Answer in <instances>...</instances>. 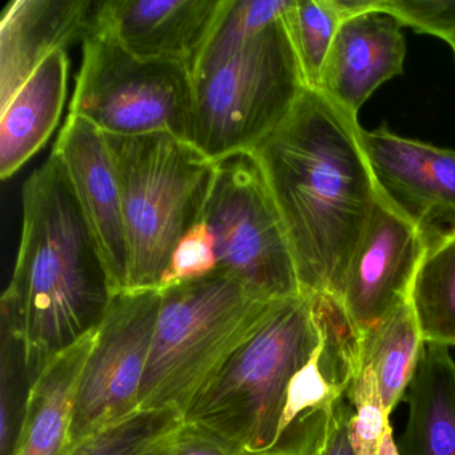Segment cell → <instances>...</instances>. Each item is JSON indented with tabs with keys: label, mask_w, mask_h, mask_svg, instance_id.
<instances>
[{
	"label": "cell",
	"mask_w": 455,
	"mask_h": 455,
	"mask_svg": "<svg viewBox=\"0 0 455 455\" xmlns=\"http://www.w3.org/2000/svg\"><path fill=\"white\" fill-rule=\"evenodd\" d=\"M402 28L395 18L371 7L346 18L327 57L318 92L358 118L375 90L403 73L406 41Z\"/></svg>",
	"instance_id": "15"
},
{
	"label": "cell",
	"mask_w": 455,
	"mask_h": 455,
	"mask_svg": "<svg viewBox=\"0 0 455 455\" xmlns=\"http://www.w3.org/2000/svg\"><path fill=\"white\" fill-rule=\"evenodd\" d=\"M159 307V290L122 291L111 300L79 383L71 449L95 431L140 411Z\"/></svg>",
	"instance_id": "9"
},
{
	"label": "cell",
	"mask_w": 455,
	"mask_h": 455,
	"mask_svg": "<svg viewBox=\"0 0 455 455\" xmlns=\"http://www.w3.org/2000/svg\"><path fill=\"white\" fill-rule=\"evenodd\" d=\"M345 20L337 0H291L284 12L283 23L308 90L318 92L327 57Z\"/></svg>",
	"instance_id": "21"
},
{
	"label": "cell",
	"mask_w": 455,
	"mask_h": 455,
	"mask_svg": "<svg viewBox=\"0 0 455 455\" xmlns=\"http://www.w3.org/2000/svg\"><path fill=\"white\" fill-rule=\"evenodd\" d=\"M452 52H454V54H455V47H454V49H452Z\"/></svg>",
	"instance_id": "31"
},
{
	"label": "cell",
	"mask_w": 455,
	"mask_h": 455,
	"mask_svg": "<svg viewBox=\"0 0 455 455\" xmlns=\"http://www.w3.org/2000/svg\"><path fill=\"white\" fill-rule=\"evenodd\" d=\"M403 401L399 455H455V359L449 346L425 343Z\"/></svg>",
	"instance_id": "18"
},
{
	"label": "cell",
	"mask_w": 455,
	"mask_h": 455,
	"mask_svg": "<svg viewBox=\"0 0 455 455\" xmlns=\"http://www.w3.org/2000/svg\"><path fill=\"white\" fill-rule=\"evenodd\" d=\"M193 145L212 162L251 151L307 90L283 17L194 79Z\"/></svg>",
	"instance_id": "6"
},
{
	"label": "cell",
	"mask_w": 455,
	"mask_h": 455,
	"mask_svg": "<svg viewBox=\"0 0 455 455\" xmlns=\"http://www.w3.org/2000/svg\"><path fill=\"white\" fill-rule=\"evenodd\" d=\"M97 329L54 356L31 380L10 455H68L79 383Z\"/></svg>",
	"instance_id": "16"
},
{
	"label": "cell",
	"mask_w": 455,
	"mask_h": 455,
	"mask_svg": "<svg viewBox=\"0 0 455 455\" xmlns=\"http://www.w3.org/2000/svg\"><path fill=\"white\" fill-rule=\"evenodd\" d=\"M70 58L50 55L0 110V177H14L54 134L68 97Z\"/></svg>",
	"instance_id": "17"
},
{
	"label": "cell",
	"mask_w": 455,
	"mask_h": 455,
	"mask_svg": "<svg viewBox=\"0 0 455 455\" xmlns=\"http://www.w3.org/2000/svg\"><path fill=\"white\" fill-rule=\"evenodd\" d=\"M354 407L350 423V438L355 455H378L380 441L390 417L383 409L382 396L371 364L363 369L347 393Z\"/></svg>",
	"instance_id": "24"
},
{
	"label": "cell",
	"mask_w": 455,
	"mask_h": 455,
	"mask_svg": "<svg viewBox=\"0 0 455 455\" xmlns=\"http://www.w3.org/2000/svg\"><path fill=\"white\" fill-rule=\"evenodd\" d=\"M321 342L310 295L274 300L257 331L199 391L183 420L243 455H271L295 375Z\"/></svg>",
	"instance_id": "3"
},
{
	"label": "cell",
	"mask_w": 455,
	"mask_h": 455,
	"mask_svg": "<svg viewBox=\"0 0 455 455\" xmlns=\"http://www.w3.org/2000/svg\"><path fill=\"white\" fill-rule=\"evenodd\" d=\"M291 0H228L209 39L190 68L194 79L214 70L260 31L283 17Z\"/></svg>",
	"instance_id": "22"
},
{
	"label": "cell",
	"mask_w": 455,
	"mask_h": 455,
	"mask_svg": "<svg viewBox=\"0 0 455 455\" xmlns=\"http://www.w3.org/2000/svg\"><path fill=\"white\" fill-rule=\"evenodd\" d=\"M411 303L425 343L455 347V233L428 246L412 284Z\"/></svg>",
	"instance_id": "20"
},
{
	"label": "cell",
	"mask_w": 455,
	"mask_h": 455,
	"mask_svg": "<svg viewBox=\"0 0 455 455\" xmlns=\"http://www.w3.org/2000/svg\"><path fill=\"white\" fill-rule=\"evenodd\" d=\"M97 0H15L0 22V110L55 52L89 38Z\"/></svg>",
	"instance_id": "14"
},
{
	"label": "cell",
	"mask_w": 455,
	"mask_h": 455,
	"mask_svg": "<svg viewBox=\"0 0 455 455\" xmlns=\"http://www.w3.org/2000/svg\"><path fill=\"white\" fill-rule=\"evenodd\" d=\"M425 348V339L411 298L396 303L374 326L361 335L362 362L371 364L382 396L391 412L403 401Z\"/></svg>",
	"instance_id": "19"
},
{
	"label": "cell",
	"mask_w": 455,
	"mask_h": 455,
	"mask_svg": "<svg viewBox=\"0 0 455 455\" xmlns=\"http://www.w3.org/2000/svg\"><path fill=\"white\" fill-rule=\"evenodd\" d=\"M202 222L214 236L218 268L267 299L302 295L283 222L251 151L215 162Z\"/></svg>",
	"instance_id": "8"
},
{
	"label": "cell",
	"mask_w": 455,
	"mask_h": 455,
	"mask_svg": "<svg viewBox=\"0 0 455 455\" xmlns=\"http://www.w3.org/2000/svg\"><path fill=\"white\" fill-rule=\"evenodd\" d=\"M228 0H98L92 34L134 57L188 68L201 52Z\"/></svg>",
	"instance_id": "13"
},
{
	"label": "cell",
	"mask_w": 455,
	"mask_h": 455,
	"mask_svg": "<svg viewBox=\"0 0 455 455\" xmlns=\"http://www.w3.org/2000/svg\"><path fill=\"white\" fill-rule=\"evenodd\" d=\"M370 7L455 47V0H370Z\"/></svg>",
	"instance_id": "27"
},
{
	"label": "cell",
	"mask_w": 455,
	"mask_h": 455,
	"mask_svg": "<svg viewBox=\"0 0 455 455\" xmlns=\"http://www.w3.org/2000/svg\"><path fill=\"white\" fill-rule=\"evenodd\" d=\"M217 268L214 236L204 222L198 223L183 235L175 247L159 290L202 278L214 273Z\"/></svg>",
	"instance_id": "28"
},
{
	"label": "cell",
	"mask_w": 455,
	"mask_h": 455,
	"mask_svg": "<svg viewBox=\"0 0 455 455\" xmlns=\"http://www.w3.org/2000/svg\"><path fill=\"white\" fill-rule=\"evenodd\" d=\"M22 209L2 326L14 337L33 380L54 356L100 326L116 292L57 154L26 180Z\"/></svg>",
	"instance_id": "2"
},
{
	"label": "cell",
	"mask_w": 455,
	"mask_h": 455,
	"mask_svg": "<svg viewBox=\"0 0 455 455\" xmlns=\"http://www.w3.org/2000/svg\"><path fill=\"white\" fill-rule=\"evenodd\" d=\"M180 415L174 411H138L86 436L68 455H138L159 431Z\"/></svg>",
	"instance_id": "23"
},
{
	"label": "cell",
	"mask_w": 455,
	"mask_h": 455,
	"mask_svg": "<svg viewBox=\"0 0 455 455\" xmlns=\"http://www.w3.org/2000/svg\"><path fill=\"white\" fill-rule=\"evenodd\" d=\"M159 291L140 410L183 418L199 391L254 335L274 300L220 268Z\"/></svg>",
	"instance_id": "4"
},
{
	"label": "cell",
	"mask_w": 455,
	"mask_h": 455,
	"mask_svg": "<svg viewBox=\"0 0 455 455\" xmlns=\"http://www.w3.org/2000/svg\"><path fill=\"white\" fill-rule=\"evenodd\" d=\"M52 153L65 167L92 228L114 290L126 291L129 246L121 185L105 134L81 116H68Z\"/></svg>",
	"instance_id": "12"
},
{
	"label": "cell",
	"mask_w": 455,
	"mask_h": 455,
	"mask_svg": "<svg viewBox=\"0 0 455 455\" xmlns=\"http://www.w3.org/2000/svg\"><path fill=\"white\" fill-rule=\"evenodd\" d=\"M121 185L129 246L126 291L159 290L172 252L202 222L215 162L167 132L105 134Z\"/></svg>",
	"instance_id": "5"
},
{
	"label": "cell",
	"mask_w": 455,
	"mask_h": 455,
	"mask_svg": "<svg viewBox=\"0 0 455 455\" xmlns=\"http://www.w3.org/2000/svg\"><path fill=\"white\" fill-rule=\"evenodd\" d=\"M138 455H243L214 434L182 418L159 431Z\"/></svg>",
	"instance_id": "29"
},
{
	"label": "cell",
	"mask_w": 455,
	"mask_h": 455,
	"mask_svg": "<svg viewBox=\"0 0 455 455\" xmlns=\"http://www.w3.org/2000/svg\"><path fill=\"white\" fill-rule=\"evenodd\" d=\"M378 455H399L398 444L395 443V439H394L393 426H391V423L386 426Z\"/></svg>",
	"instance_id": "30"
},
{
	"label": "cell",
	"mask_w": 455,
	"mask_h": 455,
	"mask_svg": "<svg viewBox=\"0 0 455 455\" xmlns=\"http://www.w3.org/2000/svg\"><path fill=\"white\" fill-rule=\"evenodd\" d=\"M354 407L347 396L332 414L300 430L279 455H355L350 438Z\"/></svg>",
	"instance_id": "26"
},
{
	"label": "cell",
	"mask_w": 455,
	"mask_h": 455,
	"mask_svg": "<svg viewBox=\"0 0 455 455\" xmlns=\"http://www.w3.org/2000/svg\"><path fill=\"white\" fill-rule=\"evenodd\" d=\"M379 193L414 223L428 243L455 233V150L394 134L361 132Z\"/></svg>",
	"instance_id": "11"
},
{
	"label": "cell",
	"mask_w": 455,
	"mask_h": 455,
	"mask_svg": "<svg viewBox=\"0 0 455 455\" xmlns=\"http://www.w3.org/2000/svg\"><path fill=\"white\" fill-rule=\"evenodd\" d=\"M2 374H0V454L10 455L22 420L25 401H20L22 377H28L20 347L12 332L2 326ZM31 382V380H30Z\"/></svg>",
	"instance_id": "25"
},
{
	"label": "cell",
	"mask_w": 455,
	"mask_h": 455,
	"mask_svg": "<svg viewBox=\"0 0 455 455\" xmlns=\"http://www.w3.org/2000/svg\"><path fill=\"white\" fill-rule=\"evenodd\" d=\"M428 246L422 231L378 190L340 297L359 338L396 303L411 298L412 284Z\"/></svg>",
	"instance_id": "10"
},
{
	"label": "cell",
	"mask_w": 455,
	"mask_h": 455,
	"mask_svg": "<svg viewBox=\"0 0 455 455\" xmlns=\"http://www.w3.org/2000/svg\"><path fill=\"white\" fill-rule=\"evenodd\" d=\"M358 118L306 90L251 153L278 209L305 295L340 300L378 196Z\"/></svg>",
	"instance_id": "1"
},
{
	"label": "cell",
	"mask_w": 455,
	"mask_h": 455,
	"mask_svg": "<svg viewBox=\"0 0 455 455\" xmlns=\"http://www.w3.org/2000/svg\"><path fill=\"white\" fill-rule=\"evenodd\" d=\"M196 90L186 65L134 57L111 39L92 34L68 116L118 137L167 132L193 143Z\"/></svg>",
	"instance_id": "7"
}]
</instances>
